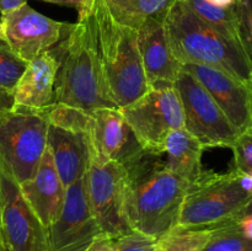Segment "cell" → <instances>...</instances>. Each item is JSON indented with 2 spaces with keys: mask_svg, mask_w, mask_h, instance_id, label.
Wrapping results in <instances>:
<instances>
[{
  "mask_svg": "<svg viewBox=\"0 0 252 251\" xmlns=\"http://www.w3.org/2000/svg\"><path fill=\"white\" fill-rule=\"evenodd\" d=\"M79 19L85 22L91 48L106 89L118 108L149 90L138 49L137 31L116 21L105 0H93Z\"/></svg>",
  "mask_w": 252,
  "mask_h": 251,
  "instance_id": "7a4b0ae2",
  "label": "cell"
},
{
  "mask_svg": "<svg viewBox=\"0 0 252 251\" xmlns=\"http://www.w3.org/2000/svg\"><path fill=\"white\" fill-rule=\"evenodd\" d=\"M91 115L94 126L88 135L91 157L125 166L144 150L120 108H97Z\"/></svg>",
  "mask_w": 252,
  "mask_h": 251,
  "instance_id": "4fadbf2b",
  "label": "cell"
},
{
  "mask_svg": "<svg viewBox=\"0 0 252 251\" xmlns=\"http://www.w3.org/2000/svg\"><path fill=\"white\" fill-rule=\"evenodd\" d=\"M38 1L49 2V4L62 5V6H70L78 10V12L84 11L93 0H38Z\"/></svg>",
  "mask_w": 252,
  "mask_h": 251,
  "instance_id": "4dcf8cb0",
  "label": "cell"
},
{
  "mask_svg": "<svg viewBox=\"0 0 252 251\" xmlns=\"http://www.w3.org/2000/svg\"><path fill=\"white\" fill-rule=\"evenodd\" d=\"M164 21L149 19L137 30L138 49L149 89L171 88L182 70L167 41Z\"/></svg>",
  "mask_w": 252,
  "mask_h": 251,
  "instance_id": "5bb4252c",
  "label": "cell"
},
{
  "mask_svg": "<svg viewBox=\"0 0 252 251\" xmlns=\"http://www.w3.org/2000/svg\"><path fill=\"white\" fill-rule=\"evenodd\" d=\"M250 194L244 189L240 172L203 170L187 186L177 228H214L235 217ZM175 226V228H176Z\"/></svg>",
  "mask_w": 252,
  "mask_h": 251,
  "instance_id": "5b68a950",
  "label": "cell"
},
{
  "mask_svg": "<svg viewBox=\"0 0 252 251\" xmlns=\"http://www.w3.org/2000/svg\"><path fill=\"white\" fill-rule=\"evenodd\" d=\"M177 0H111L105 1L116 21L137 31L147 20H165Z\"/></svg>",
  "mask_w": 252,
  "mask_h": 251,
  "instance_id": "ffe728a7",
  "label": "cell"
},
{
  "mask_svg": "<svg viewBox=\"0 0 252 251\" xmlns=\"http://www.w3.org/2000/svg\"><path fill=\"white\" fill-rule=\"evenodd\" d=\"M27 66L5 42H0V89L12 91Z\"/></svg>",
  "mask_w": 252,
  "mask_h": 251,
  "instance_id": "d4e9b609",
  "label": "cell"
},
{
  "mask_svg": "<svg viewBox=\"0 0 252 251\" xmlns=\"http://www.w3.org/2000/svg\"><path fill=\"white\" fill-rule=\"evenodd\" d=\"M48 122L41 110L15 106L0 116V170L24 184L47 149Z\"/></svg>",
  "mask_w": 252,
  "mask_h": 251,
  "instance_id": "8992f818",
  "label": "cell"
},
{
  "mask_svg": "<svg viewBox=\"0 0 252 251\" xmlns=\"http://www.w3.org/2000/svg\"><path fill=\"white\" fill-rule=\"evenodd\" d=\"M86 251H117V239L101 235Z\"/></svg>",
  "mask_w": 252,
  "mask_h": 251,
  "instance_id": "f546056e",
  "label": "cell"
},
{
  "mask_svg": "<svg viewBox=\"0 0 252 251\" xmlns=\"http://www.w3.org/2000/svg\"><path fill=\"white\" fill-rule=\"evenodd\" d=\"M206 1L219 7H230L235 4V0H206Z\"/></svg>",
  "mask_w": 252,
  "mask_h": 251,
  "instance_id": "e575fe53",
  "label": "cell"
},
{
  "mask_svg": "<svg viewBox=\"0 0 252 251\" xmlns=\"http://www.w3.org/2000/svg\"><path fill=\"white\" fill-rule=\"evenodd\" d=\"M0 251H7V249L5 248L4 245H1V248H0Z\"/></svg>",
  "mask_w": 252,
  "mask_h": 251,
  "instance_id": "74e56055",
  "label": "cell"
},
{
  "mask_svg": "<svg viewBox=\"0 0 252 251\" xmlns=\"http://www.w3.org/2000/svg\"><path fill=\"white\" fill-rule=\"evenodd\" d=\"M20 188L43 228H49L62 213L65 199V187L54 167L48 147L36 174L20 185Z\"/></svg>",
  "mask_w": 252,
  "mask_h": 251,
  "instance_id": "2e32d148",
  "label": "cell"
},
{
  "mask_svg": "<svg viewBox=\"0 0 252 251\" xmlns=\"http://www.w3.org/2000/svg\"><path fill=\"white\" fill-rule=\"evenodd\" d=\"M26 2L27 0H0V12H1V15L7 14L12 10L22 6Z\"/></svg>",
  "mask_w": 252,
  "mask_h": 251,
  "instance_id": "d6a6232c",
  "label": "cell"
},
{
  "mask_svg": "<svg viewBox=\"0 0 252 251\" xmlns=\"http://www.w3.org/2000/svg\"><path fill=\"white\" fill-rule=\"evenodd\" d=\"M230 221L235 223L236 228L239 229L244 238L252 241V213L241 214Z\"/></svg>",
  "mask_w": 252,
  "mask_h": 251,
  "instance_id": "f1b7e54d",
  "label": "cell"
},
{
  "mask_svg": "<svg viewBox=\"0 0 252 251\" xmlns=\"http://www.w3.org/2000/svg\"><path fill=\"white\" fill-rule=\"evenodd\" d=\"M125 169L128 224L133 231L159 240L177 225L186 182L167 169L159 153L143 150Z\"/></svg>",
  "mask_w": 252,
  "mask_h": 251,
  "instance_id": "6da1fadb",
  "label": "cell"
},
{
  "mask_svg": "<svg viewBox=\"0 0 252 251\" xmlns=\"http://www.w3.org/2000/svg\"><path fill=\"white\" fill-rule=\"evenodd\" d=\"M157 248L158 240L137 231L117 239V251H155Z\"/></svg>",
  "mask_w": 252,
  "mask_h": 251,
  "instance_id": "83f0119b",
  "label": "cell"
},
{
  "mask_svg": "<svg viewBox=\"0 0 252 251\" xmlns=\"http://www.w3.org/2000/svg\"><path fill=\"white\" fill-rule=\"evenodd\" d=\"M57 44L52 47L59 62L53 102L90 113L97 108H118L106 89L85 22L79 19Z\"/></svg>",
  "mask_w": 252,
  "mask_h": 251,
  "instance_id": "277c9868",
  "label": "cell"
},
{
  "mask_svg": "<svg viewBox=\"0 0 252 251\" xmlns=\"http://www.w3.org/2000/svg\"><path fill=\"white\" fill-rule=\"evenodd\" d=\"M120 110L147 152L161 154L170 130L185 128L184 110L175 86L149 89L134 102Z\"/></svg>",
  "mask_w": 252,
  "mask_h": 251,
  "instance_id": "ba28073f",
  "label": "cell"
},
{
  "mask_svg": "<svg viewBox=\"0 0 252 251\" xmlns=\"http://www.w3.org/2000/svg\"><path fill=\"white\" fill-rule=\"evenodd\" d=\"M59 62L53 48L27 62V66L12 90L14 105L43 110L54 101Z\"/></svg>",
  "mask_w": 252,
  "mask_h": 251,
  "instance_id": "e0dca14e",
  "label": "cell"
},
{
  "mask_svg": "<svg viewBox=\"0 0 252 251\" xmlns=\"http://www.w3.org/2000/svg\"><path fill=\"white\" fill-rule=\"evenodd\" d=\"M249 106H250V126L252 127V78L249 81Z\"/></svg>",
  "mask_w": 252,
  "mask_h": 251,
  "instance_id": "d590c367",
  "label": "cell"
},
{
  "mask_svg": "<svg viewBox=\"0 0 252 251\" xmlns=\"http://www.w3.org/2000/svg\"><path fill=\"white\" fill-rule=\"evenodd\" d=\"M203 251H252V241L241 235L234 221L214 226Z\"/></svg>",
  "mask_w": 252,
  "mask_h": 251,
  "instance_id": "cb8c5ba5",
  "label": "cell"
},
{
  "mask_svg": "<svg viewBox=\"0 0 252 251\" xmlns=\"http://www.w3.org/2000/svg\"><path fill=\"white\" fill-rule=\"evenodd\" d=\"M47 147L65 189L86 174L90 161L88 135L48 125Z\"/></svg>",
  "mask_w": 252,
  "mask_h": 251,
  "instance_id": "ac0fdd59",
  "label": "cell"
},
{
  "mask_svg": "<svg viewBox=\"0 0 252 251\" xmlns=\"http://www.w3.org/2000/svg\"><path fill=\"white\" fill-rule=\"evenodd\" d=\"M105 1H111V0H105Z\"/></svg>",
  "mask_w": 252,
  "mask_h": 251,
  "instance_id": "60d3db41",
  "label": "cell"
},
{
  "mask_svg": "<svg viewBox=\"0 0 252 251\" xmlns=\"http://www.w3.org/2000/svg\"><path fill=\"white\" fill-rule=\"evenodd\" d=\"M4 42L16 56L30 62L56 46L73 24L56 21L29 4L1 15Z\"/></svg>",
  "mask_w": 252,
  "mask_h": 251,
  "instance_id": "7c38bea8",
  "label": "cell"
},
{
  "mask_svg": "<svg viewBox=\"0 0 252 251\" xmlns=\"http://www.w3.org/2000/svg\"><path fill=\"white\" fill-rule=\"evenodd\" d=\"M0 42H4V27H2L1 21H0Z\"/></svg>",
  "mask_w": 252,
  "mask_h": 251,
  "instance_id": "8d00e7d4",
  "label": "cell"
},
{
  "mask_svg": "<svg viewBox=\"0 0 252 251\" xmlns=\"http://www.w3.org/2000/svg\"><path fill=\"white\" fill-rule=\"evenodd\" d=\"M2 245V240H1V230H0V248H1Z\"/></svg>",
  "mask_w": 252,
  "mask_h": 251,
  "instance_id": "f35d334b",
  "label": "cell"
},
{
  "mask_svg": "<svg viewBox=\"0 0 252 251\" xmlns=\"http://www.w3.org/2000/svg\"><path fill=\"white\" fill-rule=\"evenodd\" d=\"M181 100L185 129L206 148H230L239 132L208 91L192 74L182 69L175 81Z\"/></svg>",
  "mask_w": 252,
  "mask_h": 251,
  "instance_id": "9c48e42d",
  "label": "cell"
},
{
  "mask_svg": "<svg viewBox=\"0 0 252 251\" xmlns=\"http://www.w3.org/2000/svg\"><path fill=\"white\" fill-rule=\"evenodd\" d=\"M233 7L241 48L252 63V0H235Z\"/></svg>",
  "mask_w": 252,
  "mask_h": 251,
  "instance_id": "484cf974",
  "label": "cell"
},
{
  "mask_svg": "<svg viewBox=\"0 0 252 251\" xmlns=\"http://www.w3.org/2000/svg\"><path fill=\"white\" fill-rule=\"evenodd\" d=\"M175 58L185 64L218 68L243 83L252 78V63L244 49L197 17L184 0H177L164 21Z\"/></svg>",
  "mask_w": 252,
  "mask_h": 251,
  "instance_id": "3957f363",
  "label": "cell"
},
{
  "mask_svg": "<svg viewBox=\"0 0 252 251\" xmlns=\"http://www.w3.org/2000/svg\"><path fill=\"white\" fill-rule=\"evenodd\" d=\"M184 1L189 7V10L202 21L206 22L224 37L235 42L241 47L240 41H239L235 11H234L233 6H214V5L207 2L206 0H184Z\"/></svg>",
  "mask_w": 252,
  "mask_h": 251,
  "instance_id": "44dd1931",
  "label": "cell"
},
{
  "mask_svg": "<svg viewBox=\"0 0 252 251\" xmlns=\"http://www.w3.org/2000/svg\"><path fill=\"white\" fill-rule=\"evenodd\" d=\"M155 251H161V249H160V248H159V245H158V248H157V250H155Z\"/></svg>",
  "mask_w": 252,
  "mask_h": 251,
  "instance_id": "ab89813d",
  "label": "cell"
},
{
  "mask_svg": "<svg viewBox=\"0 0 252 251\" xmlns=\"http://www.w3.org/2000/svg\"><path fill=\"white\" fill-rule=\"evenodd\" d=\"M0 230L7 251H46V229L22 194L20 185L0 170Z\"/></svg>",
  "mask_w": 252,
  "mask_h": 251,
  "instance_id": "30bf717a",
  "label": "cell"
},
{
  "mask_svg": "<svg viewBox=\"0 0 252 251\" xmlns=\"http://www.w3.org/2000/svg\"><path fill=\"white\" fill-rule=\"evenodd\" d=\"M14 107V94L12 91L0 89V116Z\"/></svg>",
  "mask_w": 252,
  "mask_h": 251,
  "instance_id": "1f68e13d",
  "label": "cell"
},
{
  "mask_svg": "<svg viewBox=\"0 0 252 251\" xmlns=\"http://www.w3.org/2000/svg\"><path fill=\"white\" fill-rule=\"evenodd\" d=\"M204 147L185 128L170 130L165 138L161 154L170 171L189 186L203 172L202 154Z\"/></svg>",
  "mask_w": 252,
  "mask_h": 251,
  "instance_id": "d6986e66",
  "label": "cell"
},
{
  "mask_svg": "<svg viewBox=\"0 0 252 251\" xmlns=\"http://www.w3.org/2000/svg\"><path fill=\"white\" fill-rule=\"evenodd\" d=\"M85 185L89 206L102 234L120 239L132 233L126 213L125 166L90 157Z\"/></svg>",
  "mask_w": 252,
  "mask_h": 251,
  "instance_id": "52a82bcc",
  "label": "cell"
},
{
  "mask_svg": "<svg viewBox=\"0 0 252 251\" xmlns=\"http://www.w3.org/2000/svg\"><path fill=\"white\" fill-rule=\"evenodd\" d=\"M85 177L86 174L65 189L61 216L46 229L47 251H86L105 235L89 206Z\"/></svg>",
  "mask_w": 252,
  "mask_h": 251,
  "instance_id": "8fae6325",
  "label": "cell"
},
{
  "mask_svg": "<svg viewBox=\"0 0 252 251\" xmlns=\"http://www.w3.org/2000/svg\"><path fill=\"white\" fill-rule=\"evenodd\" d=\"M234 154L233 169L252 175V127L249 126L238 134L230 147Z\"/></svg>",
  "mask_w": 252,
  "mask_h": 251,
  "instance_id": "4316f807",
  "label": "cell"
},
{
  "mask_svg": "<svg viewBox=\"0 0 252 251\" xmlns=\"http://www.w3.org/2000/svg\"><path fill=\"white\" fill-rule=\"evenodd\" d=\"M182 69L201 83L239 132L250 126L248 84L209 65L185 64Z\"/></svg>",
  "mask_w": 252,
  "mask_h": 251,
  "instance_id": "9a60e30c",
  "label": "cell"
},
{
  "mask_svg": "<svg viewBox=\"0 0 252 251\" xmlns=\"http://www.w3.org/2000/svg\"><path fill=\"white\" fill-rule=\"evenodd\" d=\"M46 251H47V250H46Z\"/></svg>",
  "mask_w": 252,
  "mask_h": 251,
  "instance_id": "b9f144b4",
  "label": "cell"
},
{
  "mask_svg": "<svg viewBox=\"0 0 252 251\" xmlns=\"http://www.w3.org/2000/svg\"><path fill=\"white\" fill-rule=\"evenodd\" d=\"M248 213H252V194L249 197L248 199H246V202L244 203V206L239 209V212L235 214V217H234V218L241 216V214H248ZM233 219H231V220H233Z\"/></svg>",
  "mask_w": 252,
  "mask_h": 251,
  "instance_id": "836d02e7",
  "label": "cell"
},
{
  "mask_svg": "<svg viewBox=\"0 0 252 251\" xmlns=\"http://www.w3.org/2000/svg\"><path fill=\"white\" fill-rule=\"evenodd\" d=\"M48 125L74 133L89 135L94 126V117L90 112L64 105V103L53 102L46 108L41 110Z\"/></svg>",
  "mask_w": 252,
  "mask_h": 251,
  "instance_id": "7402d4cb",
  "label": "cell"
},
{
  "mask_svg": "<svg viewBox=\"0 0 252 251\" xmlns=\"http://www.w3.org/2000/svg\"><path fill=\"white\" fill-rule=\"evenodd\" d=\"M213 228H174L158 240L161 251H203Z\"/></svg>",
  "mask_w": 252,
  "mask_h": 251,
  "instance_id": "603a6c76",
  "label": "cell"
}]
</instances>
